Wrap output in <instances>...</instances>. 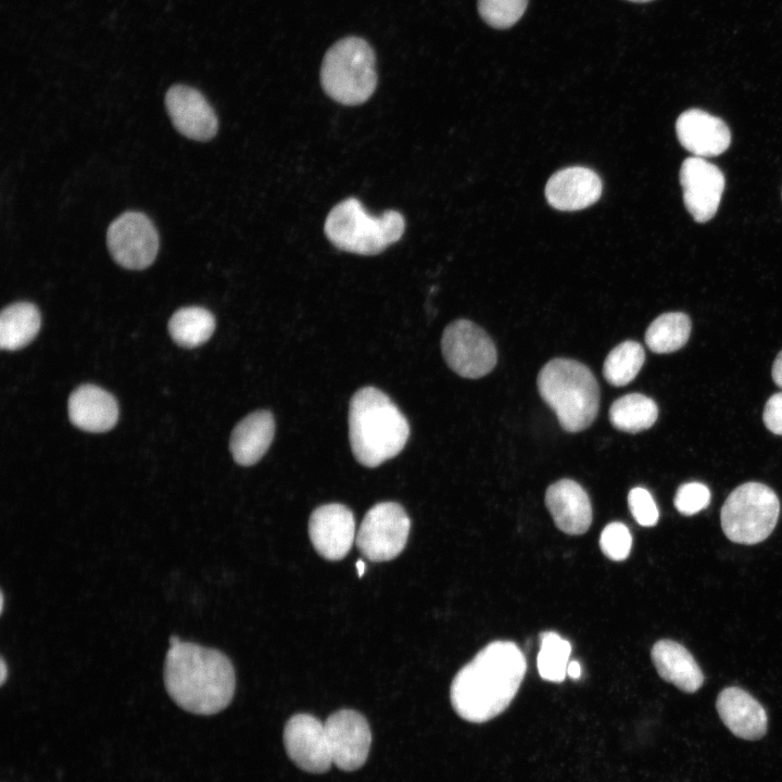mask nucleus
<instances>
[{
	"label": "nucleus",
	"mask_w": 782,
	"mask_h": 782,
	"mask_svg": "<svg viewBox=\"0 0 782 782\" xmlns=\"http://www.w3.org/2000/svg\"><path fill=\"white\" fill-rule=\"evenodd\" d=\"M691 320L681 312L665 313L654 319L645 332V342L654 353H671L689 340Z\"/></svg>",
	"instance_id": "obj_26"
},
{
	"label": "nucleus",
	"mask_w": 782,
	"mask_h": 782,
	"mask_svg": "<svg viewBox=\"0 0 782 782\" xmlns=\"http://www.w3.org/2000/svg\"><path fill=\"white\" fill-rule=\"evenodd\" d=\"M308 534L321 557L328 560L342 559L356 539L352 510L339 503L317 507L308 520Z\"/></svg>",
	"instance_id": "obj_14"
},
{
	"label": "nucleus",
	"mask_w": 782,
	"mask_h": 782,
	"mask_svg": "<svg viewBox=\"0 0 782 782\" xmlns=\"http://www.w3.org/2000/svg\"><path fill=\"white\" fill-rule=\"evenodd\" d=\"M324 726L332 764L344 771L361 768L371 744L370 728L364 716L341 709L330 715Z\"/></svg>",
	"instance_id": "obj_11"
},
{
	"label": "nucleus",
	"mask_w": 782,
	"mask_h": 782,
	"mask_svg": "<svg viewBox=\"0 0 782 782\" xmlns=\"http://www.w3.org/2000/svg\"><path fill=\"white\" fill-rule=\"evenodd\" d=\"M215 329L213 314L200 306H187L176 311L168 321V331L180 346L195 348L206 342Z\"/></svg>",
	"instance_id": "obj_25"
},
{
	"label": "nucleus",
	"mask_w": 782,
	"mask_h": 782,
	"mask_svg": "<svg viewBox=\"0 0 782 782\" xmlns=\"http://www.w3.org/2000/svg\"><path fill=\"white\" fill-rule=\"evenodd\" d=\"M680 144L694 156H717L731 143V133L719 117L699 109H690L676 122Z\"/></svg>",
	"instance_id": "obj_16"
},
{
	"label": "nucleus",
	"mask_w": 782,
	"mask_h": 782,
	"mask_svg": "<svg viewBox=\"0 0 782 782\" xmlns=\"http://www.w3.org/2000/svg\"><path fill=\"white\" fill-rule=\"evenodd\" d=\"M528 0H478V12L491 27L505 29L524 15Z\"/></svg>",
	"instance_id": "obj_29"
},
{
	"label": "nucleus",
	"mask_w": 782,
	"mask_h": 782,
	"mask_svg": "<svg viewBox=\"0 0 782 782\" xmlns=\"http://www.w3.org/2000/svg\"><path fill=\"white\" fill-rule=\"evenodd\" d=\"M324 230L329 241L340 250L375 255L402 238L405 219L394 210L379 216L369 215L357 199L348 198L329 212Z\"/></svg>",
	"instance_id": "obj_5"
},
{
	"label": "nucleus",
	"mask_w": 782,
	"mask_h": 782,
	"mask_svg": "<svg viewBox=\"0 0 782 782\" xmlns=\"http://www.w3.org/2000/svg\"><path fill=\"white\" fill-rule=\"evenodd\" d=\"M355 566L358 572V577H362L364 571L366 570L365 563L363 560H358Z\"/></svg>",
	"instance_id": "obj_37"
},
{
	"label": "nucleus",
	"mask_w": 782,
	"mask_h": 782,
	"mask_svg": "<svg viewBox=\"0 0 782 782\" xmlns=\"http://www.w3.org/2000/svg\"><path fill=\"white\" fill-rule=\"evenodd\" d=\"M283 743L291 760L302 770L323 773L332 765L325 726L312 715L292 716L285 726Z\"/></svg>",
	"instance_id": "obj_13"
},
{
	"label": "nucleus",
	"mask_w": 782,
	"mask_h": 782,
	"mask_svg": "<svg viewBox=\"0 0 782 782\" xmlns=\"http://www.w3.org/2000/svg\"><path fill=\"white\" fill-rule=\"evenodd\" d=\"M526 670V657L516 643L491 642L454 677L450 691L452 707L466 721H489L509 706Z\"/></svg>",
	"instance_id": "obj_1"
},
{
	"label": "nucleus",
	"mask_w": 782,
	"mask_h": 782,
	"mask_svg": "<svg viewBox=\"0 0 782 782\" xmlns=\"http://www.w3.org/2000/svg\"><path fill=\"white\" fill-rule=\"evenodd\" d=\"M106 243L118 265L128 269H144L156 257L159 235L147 215L129 211L111 223Z\"/></svg>",
	"instance_id": "obj_10"
},
{
	"label": "nucleus",
	"mask_w": 782,
	"mask_h": 782,
	"mask_svg": "<svg viewBox=\"0 0 782 782\" xmlns=\"http://www.w3.org/2000/svg\"><path fill=\"white\" fill-rule=\"evenodd\" d=\"M581 665L577 660H570L567 666V676L572 680H578L581 677Z\"/></svg>",
	"instance_id": "obj_35"
},
{
	"label": "nucleus",
	"mask_w": 782,
	"mask_h": 782,
	"mask_svg": "<svg viewBox=\"0 0 782 782\" xmlns=\"http://www.w3.org/2000/svg\"><path fill=\"white\" fill-rule=\"evenodd\" d=\"M632 537L626 525L619 521L608 524L600 537L603 554L611 560L626 559L631 551Z\"/></svg>",
	"instance_id": "obj_30"
},
{
	"label": "nucleus",
	"mask_w": 782,
	"mask_h": 782,
	"mask_svg": "<svg viewBox=\"0 0 782 782\" xmlns=\"http://www.w3.org/2000/svg\"><path fill=\"white\" fill-rule=\"evenodd\" d=\"M349 440L355 459L375 468L396 456L409 437L400 408L375 387L358 389L349 404Z\"/></svg>",
	"instance_id": "obj_3"
},
{
	"label": "nucleus",
	"mask_w": 782,
	"mask_h": 782,
	"mask_svg": "<svg viewBox=\"0 0 782 782\" xmlns=\"http://www.w3.org/2000/svg\"><path fill=\"white\" fill-rule=\"evenodd\" d=\"M545 505L556 527L567 534H582L591 526L590 499L573 480L562 479L551 484L545 492Z\"/></svg>",
	"instance_id": "obj_18"
},
{
	"label": "nucleus",
	"mask_w": 782,
	"mask_h": 782,
	"mask_svg": "<svg viewBox=\"0 0 782 782\" xmlns=\"http://www.w3.org/2000/svg\"><path fill=\"white\" fill-rule=\"evenodd\" d=\"M164 683L167 693L180 708L209 716L230 704L236 678L231 661L220 651L171 635Z\"/></svg>",
	"instance_id": "obj_2"
},
{
	"label": "nucleus",
	"mask_w": 782,
	"mask_h": 782,
	"mask_svg": "<svg viewBox=\"0 0 782 782\" xmlns=\"http://www.w3.org/2000/svg\"><path fill=\"white\" fill-rule=\"evenodd\" d=\"M537 381L541 398L554 411L564 430L579 432L594 421L600 389L585 365L575 360L554 358L543 366Z\"/></svg>",
	"instance_id": "obj_4"
},
{
	"label": "nucleus",
	"mask_w": 782,
	"mask_h": 782,
	"mask_svg": "<svg viewBox=\"0 0 782 782\" xmlns=\"http://www.w3.org/2000/svg\"><path fill=\"white\" fill-rule=\"evenodd\" d=\"M540 642L541 646L537 657L540 677L550 682H563L567 676L571 653L570 643L553 631L540 633Z\"/></svg>",
	"instance_id": "obj_28"
},
{
	"label": "nucleus",
	"mask_w": 782,
	"mask_h": 782,
	"mask_svg": "<svg viewBox=\"0 0 782 782\" xmlns=\"http://www.w3.org/2000/svg\"><path fill=\"white\" fill-rule=\"evenodd\" d=\"M0 664H1L0 665V670H1L0 682H1V684H3L5 682L7 676H8V667H7V664H5V660L3 657L1 658Z\"/></svg>",
	"instance_id": "obj_36"
},
{
	"label": "nucleus",
	"mask_w": 782,
	"mask_h": 782,
	"mask_svg": "<svg viewBox=\"0 0 782 782\" xmlns=\"http://www.w3.org/2000/svg\"><path fill=\"white\" fill-rule=\"evenodd\" d=\"M710 502L709 489L701 482H688L677 490L673 504L683 515H694L708 506Z\"/></svg>",
	"instance_id": "obj_31"
},
{
	"label": "nucleus",
	"mask_w": 782,
	"mask_h": 782,
	"mask_svg": "<svg viewBox=\"0 0 782 782\" xmlns=\"http://www.w3.org/2000/svg\"><path fill=\"white\" fill-rule=\"evenodd\" d=\"M679 179L683 202L697 223H706L718 211L724 189V175L704 157L690 156L681 165Z\"/></svg>",
	"instance_id": "obj_12"
},
{
	"label": "nucleus",
	"mask_w": 782,
	"mask_h": 782,
	"mask_svg": "<svg viewBox=\"0 0 782 782\" xmlns=\"http://www.w3.org/2000/svg\"><path fill=\"white\" fill-rule=\"evenodd\" d=\"M653 664L665 681L686 693L696 692L704 674L691 653L672 640H659L652 647Z\"/></svg>",
	"instance_id": "obj_22"
},
{
	"label": "nucleus",
	"mask_w": 782,
	"mask_h": 782,
	"mask_svg": "<svg viewBox=\"0 0 782 782\" xmlns=\"http://www.w3.org/2000/svg\"><path fill=\"white\" fill-rule=\"evenodd\" d=\"M165 105L174 127L185 137L207 141L216 135L215 111L197 89L186 85L172 86L166 92Z\"/></svg>",
	"instance_id": "obj_15"
},
{
	"label": "nucleus",
	"mask_w": 782,
	"mask_h": 782,
	"mask_svg": "<svg viewBox=\"0 0 782 782\" xmlns=\"http://www.w3.org/2000/svg\"><path fill=\"white\" fill-rule=\"evenodd\" d=\"M602 194L598 175L582 166H571L553 174L545 186L551 206L559 211H578L595 203Z\"/></svg>",
	"instance_id": "obj_17"
},
{
	"label": "nucleus",
	"mask_w": 782,
	"mask_h": 782,
	"mask_svg": "<svg viewBox=\"0 0 782 782\" xmlns=\"http://www.w3.org/2000/svg\"><path fill=\"white\" fill-rule=\"evenodd\" d=\"M3 604H4V596H3V592L1 591V605H0V613H1V614H2V611H3Z\"/></svg>",
	"instance_id": "obj_38"
},
{
	"label": "nucleus",
	"mask_w": 782,
	"mask_h": 782,
	"mask_svg": "<svg viewBox=\"0 0 782 782\" xmlns=\"http://www.w3.org/2000/svg\"><path fill=\"white\" fill-rule=\"evenodd\" d=\"M441 350L449 367L464 378L477 379L488 375L497 360L489 335L467 319H457L446 326Z\"/></svg>",
	"instance_id": "obj_8"
},
{
	"label": "nucleus",
	"mask_w": 782,
	"mask_h": 782,
	"mask_svg": "<svg viewBox=\"0 0 782 782\" xmlns=\"http://www.w3.org/2000/svg\"><path fill=\"white\" fill-rule=\"evenodd\" d=\"M376 59L371 47L362 38L346 37L325 54L320 68L324 91L344 105L366 102L377 86Z\"/></svg>",
	"instance_id": "obj_6"
},
{
	"label": "nucleus",
	"mask_w": 782,
	"mask_h": 782,
	"mask_svg": "<svg viewBox=\"0 0 782 782\" xmlns=\"http://www.w3.org/2000/svg\"><path fill=\"white\" fill-rule=\"evenodd\" d=\"M657 417L658 407L654 400L641 393L626 394L617 399L609 408L611 425L629 433L651 428Z\"/></svg>",
	"instance_id": "obj_24"
},
{
	"label": "nucleus",
	"mask_w": 782,
	"mask_h": 782,
	"mask_svg": "<svg viewBox=\"0 0 782 782\" xmlns=\"http://www.w3.org/2000/svg\"><path fill=\"white\" fill-rule=\"evenodd\" d=\"M41 318L36 305L16 302L2 310L0 316V346L15 351L27 345L38 333Z\"/></svg>",
	"instance_id": "obj_23"
},
{
	"label": "nucleus",
	"mask_w": 782,
	"mask_h": 782,
	"mask_svg": "<svg viewBox=\"0 0 782 782\" xmlns=\"http://www.w3.org/2000/svg\"><path fill=\"white\" fill-rule=\"evenodd\" d=\"M644 361L645 352L639 342L632 340L621 342L605 358L604 378L613 386H626L636 377Z\"/></svg>",
	"instance_id": "obj_27"
},
{
	"label": "nucleus",
	"mask_w": 782,
	"mask_h": 782,
	"mask_svg": "<svg viewBox=\"0 0 782 782\" xmlns=\"http://www.w3.org/2000/svg\"><path fill=\"white\" fill-rule=\"evenodd\" d=\"M71 422L88 432H105L112 429L118 418L115 398L94 384H81L68 398Z\"/></svg>",
	"instance_id": "obj_19"
},
{
	"label": "nucleus",
	"mask_w": 782,
	"mask_h": 782,
	"mask_svg": "<svg viewBox=\"0 0 782 782\" xmlns=\"http://www.w3.org/2000/svg\"><path fill=\"white\" fill-rule=\"evenodd\" d=\"M765 426L774 434H782V392L769 398L764 408Z\"/></svg>",
	"instance_id": "obj_33"
},
{
	"label": "nucleus",
	"mask_w": 782,
	"mask_h": 782,
	"mask_svg": "<svg viewBox=\"0 0 782 782\" xmlns=\"http://www.w3.org/2000/svg\"><path fill=\"white\" fill-rule=\"evenodd\" d=\"M779 514L780 502L773 490L746 482L727 497L720 513L721 528L732 542L756 544L770 535Z\"/></svg>",
	"instance_id": "obj_7"
},
{
	"label": "nucleus",
	"mask_w": 782,
	"mask_h": 782,
	"mask_svg": "<svg viewBox=\"0 0 782 782\" xmlns=\"http://www.w3.org/2000/svg\"><path fill=\"white\" fill-rule=\"evenodd\" d=\"M773 381L782 389V351L778 354L772 365Z\"/></svg>",
	"instance_id": "obj_34"
},
{
	"label": "nucleus",
	"mask_w": 782,
	"mask_h": 782,
	"mask_svg": "<svg viewBox=\"0 0 782 782\" xmlns=\"http://www.w3.org/2000/svg\"><path fill=\"white\" fill-rule=\"evenodd\" d=\"M628 506L636 522L643 527H653L657 524L659 512L651 493L641 487L630 490Z\"/></svg>",
	"instance_id": "obj_32"
},
{
	"label": "nucleus",
	"mask_w": 782,
	"mask_h": 782,
	"mask_svg": "<svg viewBox=\"0 0 782 782\" xmlns=\"http://www.w3.org/2000/svg\"><path fill=\"white\" fill-rule=\"evenodd\" d=\"M718 714L727 728L744 740L760 739L767 731V714L764 707L746 691L730 686L717 698Z\"/></svg>",
	"instance_id": "obj_20"
},
{
	"label": "nucleus",
	"mask_w": 782,
	"mask_h": 782,
	"mask_svg": "<svg viewBox=\"0 0 782 782\" xmlns=\"http://www.w3.org/2000/svg\"><path fill=\"white\" fill-rule=\"evenodd\" d=\"M275 434V419L268 411L247 415L234 428L229 449L235 462L241 466L256 464L269 449Z\"/></svg>",
	"instance_id": "obj_21"
},
{
	"label": "nucleus",
	"mask_w": 782,
	"mask_h": 782,
	"mask_svg": "<svg viewBox=\"0 0 782 782\" xmlns=\"http://www.w3.org/2000/svg\"><path fill=\"white\" fill-rule=\"evenodd\" d=\"M411 520L405 509L394 502L374 505L356 532V546L371 562L395 558L405 547Z\"/></svg>",
	"instance_id": "obj_9"
},
{
	"label": "nucleus",
	"mask_w": 782,
	"mask_h": 782,
	"mask_svg": "<svg viewBox=\"0 0 782 782\" xmlns=\"http://www.w3.org/2000/svg\"><path fill=\"white\" fill-rule=\"evenodd\" d=\"M628 1L638 2V3H644V2H649V1H652V0H628Z\"/></svg>",
	"instance_id": "obj_39"
}]
</instances>
